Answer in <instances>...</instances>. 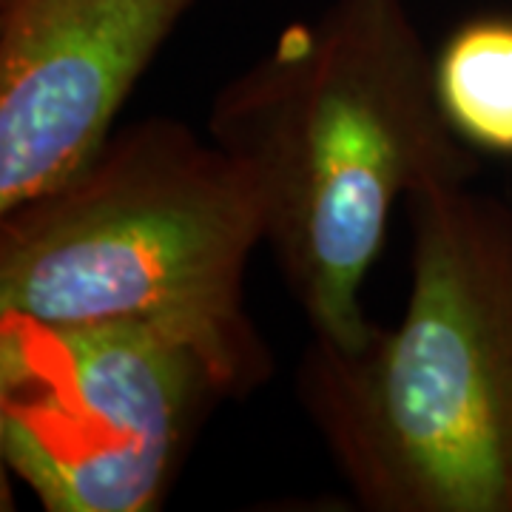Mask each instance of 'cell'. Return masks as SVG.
<instances>
[{"label":"cell","instance_id":"obj_3","mask_svg":"<svg viewBox=\"0 0 512 512\" xmlns=\"http://www.w3.org/2000/svg\"><path fill=\"white\" fill-rule=\"evenodd\" d=\"M259 245L265 217L248 171L183 120H137L63 183L0 214V319L168 330L242 399L274 373L245 305Z\"/></svg>","mask_w":512,"mask_h":512},{"label":"cell","instance_id":"obj_1","mask_svg":"<svg viewBox=\"0 0 512 512\" xmlns=\"http://www.w3.org/2000/svg\"><path fill=\"white\" fill-rule=\"evenodd\" d=\"M407 0H330L214 94L205 134L254 180L265 245L311 339L359 348L396 205L478 177Z\"/></svg>","mask_w":512,"mask_h":512},{"label":"cell","instance_id":"obj_5","mask_svg":"<svg viewBox=\"0 0 512 512\" xmlns=\"http://www.w3.org/2000/svg\"><path fill=\"white\" fill-rule=\"evenodd\" d=\"M197 0H0V214L109 143Z\"/></svg>","mask_w":512,"mask_h":512},{"label":"cell","instance_id":"obj_4","mask_svg":"<svg viewBox=\"0 0 512 512\" xmlns=\"http://www.w3.org/2000/svg\"><path fill=\"white\" fill-rule=\"evenodd\" d=\"M225 399L168 330L0 319V456L46 512L160 510Z\"/></svg>","mask_w":512,"mask_h":512},{"label":"cell","instance_id":"obj_6","mask_svg":"<svg viewBox=\"0 0 512 512\" xmlns=\"http://www.w3.org/2000/svg\"><path fill=\"white\" fill-rule=\"evenodd\" d=\"M447 123L476 154L512 160V18L461 23L433 57Z\"/></svg>","mask_w":512,"mask_h":512},{"label":"cell","instance_id":"obj_2","mask_svg":"<svg viewBox=\"0 0 512 512\" xmlns=\"http://www.w3.org/2000/svg\"><path fill=\"white\" fill-rule=\"evenodd\" d=\"M410 293L359 348L311 339L296 396L367 512H512V208L407 200Z\"/></svg>","mask_w":512,"mask_h":512}]
</instances>
